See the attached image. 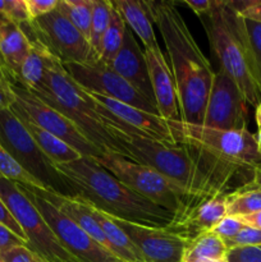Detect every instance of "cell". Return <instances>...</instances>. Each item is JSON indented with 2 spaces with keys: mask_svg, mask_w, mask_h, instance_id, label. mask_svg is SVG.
I'll return each mask as SVG.
<instances>
[{
  "mask_svg": "<svg viewBox=\"0 0 261 262\" xmlns=\"http://www.w3.org/2000/svg\"><path fill=\"white\" fill-rule=\"evenodd\" d=\"M243 188H261V166L253 171L252 179Z\"/></svg>",
  "mask_w": 261,
  "mask_h": 262,
  "instance_id": "ee69618b",
  "label": "cell"
},
{
  "mask_svg": "<svg viewBox=\"0 0 261 262\" xmlns=\"http://www.w3.org/2000/svg\"><path fill=\"white\" fill-rule=\"evenodd\" d=\"M23 186H25V184H23ZM27 187L31 191H33L35 193H37L38 196L42 197L44 200L50 202V204L53 205L54 207H56L61 214L66 215V216L69 217L72 222L76 223L81 229H83L90 237L94 238V239L96 241V242H99L102 247H105L107 251L112 252V248H110V245L109 242H107L106 237L104 235L101 228L97 224L95 217L92 216L91 209H90V206L86 202L77 199V197L63 196V194H59L56 193V192L40 188V187Z\"/></svg>",
  "mask_w": 261,
  "mask_h": 262,
  "instance_id": "d6986e66",
  "label": "cell"
},
{
  "mask_svg": "<svg viewBox=\"0 0 261 262\" xmlns=\"http://www.w3.org/2000/svg\"><path fill=\"white\" fill-rule=\"evenodd\" d=\"M112 219L135 243L145 262H183L184 252L189 245L186 239L166 229Z\"/></svg>",
  "mask_w": 261,
  "mask_h": 262,
  "instance_id": "9a60e30c",
  "label": "cell"
},
{
  "mask_svg": "<svg viewBox=\"0 0 261 262\" xmlns=\"http://www.w3.org/2000/svg\"><path fill=\"white\" fill-rule=\"evenodd\" d=\"M55 166L76 189L77 199L114 219L160 229L174 222V212L136 193L92 159L81 158Z\"/></svg>",
  "mask_w": 261,
  "mask_h": 262,
  "instance_id": "7a4b0ae2",
  "label": "cell"
},
{
  "mask_svg": "<svg viewBox=\"0 0 261 262\" xmlns=\"http://www.w3.org/2000/svg\"><path fill=\"white\" fill-rule=\"evenodd\" d=\"M243 19H245L251 55H252L253 64H255L256 77H257L258 84L261 86V23L253 22V20L246 19V18Z\"/></svg>",
  "mask_w": 261,
  "mask_h": 262,
  "instance_id": "f546056e",
  "label": "cell"
},
{
  "mask_svg": "<svg viewBox=\"0 0 261 262\" xmlns=\"http://www.w3.org/2000/svg\"><path fill=\"white\" fill-rule=\"evenodd\" d=\"M63 66L69 77L86 91L96 92L109 99L159 115L156 105L130 86L109 64L97 61L92 64L71 63Z\"/></svg>",
  "mask_w": 261,
  "mask_h": 262,
  "instance_id": "8fae6325",
  "label": "cell"
},
{
  "mask_svg": "<svg viewBox=\"0 0 261 262\" xmlns=\"http://www.w3.org/2000/svg\"><path fill=\"white\" fill-rule=\"evenodd\" d=\"M238 219L243 223V225L261 230V211H257L251 215H246V216H241Z\"/></svg>",
  "mask_w": 261,
  "mask_h": 262,
  "instance_id": "7bdbcfd3",
  "label": "cell"
},
{
  "mask_svg": "<svg viewBox=\"0 0 261 262\" xmlns=\"http://www.w3.org/2000/svg\"><path fill=\"white\" fill-rule=\"evenodd\" d=\"M0 177L18 184L42 188V184L33 178L2 145H0Z\"/></svg>",
  "mask_w": 261,
  "mask_h": 262,
  "instance_id": "f1b7e54d",
  "label": "cell"
},
{
  "mask_svg": "<svg viewBox=\"0 0 261 262\" xmlns=\"http://www.w3.org/2000/svg\"><path fill=\"white\" fill-rule=\"evenodd\" d=\"M246 104L235 82L219 69L214 74L201 125L224 130L247 129Z\"/></svg>",
  "mask_w": 261,
  "mask_h": 262,
  "instance_id": "4fadbf2b",
  "label": "cell"
},
{
  "mask_svg": "<svg viewBox=\"0 0 261 262\" xmlns=\"http://www.w3.org/2000/svg\"><path fill=\"white\" fill-rule=\"evenodd\" d=\"M143 53L147 61L154 99L159 115L166 120H181L176 81L165 55L161 53L160 46L143 49Z\"/></svg>",
  "mask_w": 261,
  "mask_h": 262,
  "instance_id": "2e32d148",
  "label": "cell"
},
{
  "mask_svg": "<svg viewBox=\"0 0 261 262\" xmlns=\"http://www.w3.org/2000/svg\"><path fill=\"white\" fill-rule=\"evenodd\" d=\"M243 227H245V225H243V223L241 222L238 217L227 215V216L223 217V219L215 225V228L211 232L214 233L215 235H217L219 238H222L224 242H227V241L234 238L235 235L242 230Z\"/></svg>",
  "mask_w": 261,
  "mask_h": 262,
  "instance_id": "d6a6232c",
  "label": "cell"
},
{
  "mask_svg": "<svg viewBox=\"0 0 261 262\" xmlns=\"http://www.w3.org/2000/svg\"><path fill=\"white\" fill-rule=\"evenodd\" d=\"M228 262H261V247H233L227 252Z\"/></svg>",
  "mask_w": 261,
  "mask_h": 262,
  "instance_id": "836d02e7",
  "label": "cell"
},
{
  "mask_svg": "<svg viewBox=\"0 0 261 262\" xmlns=\"http://www.w3.org/2000/svg\"><path fill=\"white\" fill-rule=\"evenodd\" d=\"M0 224L7 227L8 229L12 230L17 237H19L20 239H23L27 243V239H26V235L25 233H23L22 228H20L19 224L15 222L14 216H13L12 212L9 211V209H8L5 202L2 200V197H0Z\"/></svg>",
  "mask_w": 261,
  "mask_h": 262,
  "instance_id": "74e56055",
  "label": "cell"
},
{
  "mask_svg": "<svg viewBox=\"0 0 261 262\" xmlns=\"http://www.w3.org/2000/svg\"><path fill=\"white\" fill-rule=\"evenodd\" d=\"M5 262H42L27 246H17L5 252H0Z\"/></svg>",
  "mask_w": 261,
  "mask_h": 262,
  "instance_id": "d590c367",
  "label": "cell"
},
{
  "mask_svg": "<svg viewBox=\"0 0 261 262\" xmlns=\"http://www.w3.org/2000/svg\"><path fill=\"white\" fill-rule=\"evenodd\" d=\"M227 197L228 194H222L200 202L188 211L174 217V222L165 229L187 242L210 233L223 217L227 216Z\"/></svg>",
  "mask_w": 261,
  "mask_h": 262,
  "instance_id": "e0dca14e",
  "label": "cell"
},
{
  "mask_svg": "<svg viewBox=\"0 0 261 262\" xmlns=\"http://www.w3.org/2000/svg\"><path fill=\"white\" fill-rule=\"evenodd\" d=\"M23 26H27L61 64L90 63V42L56 8L49 14Z\"/></svg>",
  "mask_w": 261,
  "mask_h": 262,
  "instance_id": "7c38bea8",
  "label": "cell"
},
{
  "mask_svg": "<svg viewBox=\"0 0 261 262\" xmlns=\"http://www.w3.org/2000/svg\"><path fill=\"white\" fill-rule=\"evenodd\" d=\"M125 31H127V25H125L124 19L118 13V10L113 7L109 27L105 32L104 38H102L100 61L106 64L112 63V60L115 58V55L124 42Z\"/></svg>",
  "mask_w": 261,
  "mask_h": 262,
  "instance_id": "4316f807",
  "label": "cell"
},
{
  "mask_svg": "<svg viewBox=\"0 0 261 262\" xmlns=\"http://www.w3.org/2000/svg\"><path fill=\"white\" fill-rule=\"evenodd\" d=\"M224 243L228 250L233 247H261V230L245 225L234 238Z\"/></svg>",
  "mask_w": 261,
  "mask_h": 262,
  "instance_id": "1f68e13d",
  "label": "cell"
},
{
  "mask_svg": "<svg viewBox=\"0 0 261 262\" xmlns=\"http://www.w3.org/2000/svg\"><path fill=\"white\" fill-rule=\"evenodd\" d=\"M261 211V189L241 188L227 197V215L246 216Z\"/></svg>",
  "mask_w": 261,
  "mask_h": 262,
  "instance_id": "83f0119b",
  "label": "cell"
},
{
  "mask_svg": "<svg viewBox=\"0 0 261 262\" xmlns=\"http://www.w3.org/2000/svg\"><path fill=\"white\" fill-rule=\"evenodd\" d=\"M0 145L42 184L44 189L77 197L76 189L40 150L22 120L10 109L0 110Z\"/></svg>",
  "mask_w": 261,
  "mask_h": 262,
  "instance_id": "8992f818",
  "label": "cell"
},
{
  "mask_svg": "<svg viewBox=\"0 0 261 262\" xmlns=\"http://www.w3.org/2000/svg\"><path fill=\"white\" fill-rule=\"evenodd\" d=\"M56 10H59L90 42L94 0H59Z\"/></svg>",
  "mask_w": 261,
  "mask_h": 262,
  "instance_id": "484cf974",
  "label": "cell"
},
{
  "mask_svg": "<svg viewBox=\"0 0 261 262\" xmlns=\"http://www.w3.org/2000/svg\"><path fill=\"white\" fill-rule=\"evenodd\" d=\"M113 4L109 0H94L92 10L91 33H90V48H91V59L90 63H97L101 56V43L105 32L110 23Z\"/></svg>",
  "mask_w": 261,
  "mask_h": 262,
  "instance_id": "d4e9b609",
  "label": "cell"
},
{
  "mask_svg": "<svg viewBox=\"0 0 261 262\" xmlns=\"http://www.w3.org/2000/svg\"><path fill=\"white\" fill-rule=\"evenodd\" d=\"M17 83V77L9 69V67L5 64L4 59L0 55V84H15Z\"/></svg>",
  "mask_w": 261,
  "mask_h": 262,
  "instance_id": "b9f144b4",
  "label": "cell"
},
{
  "mask_svg": "<svg viewBox=\"0 0 261 262\" xmlns=\"http://www.w3.org/2000/svg\"><path fill=\"white\" fill-rule=\"evenodd\" d=\"M232 7L241 17L261 23V0H248V2H230Z\"/></svg>",
  "mask_w": 261,
  "mask_h": 262,
  "instance_id": "e575fe53",
  "label": "cell"
},
{
  "mask_svg": "<svg viewBox=\"0 0 261 262\" xmlns=\"http://www.w3.org/2000/svg\"><path fill=\"white\" fill-rule=\"evenodd\" d=\"M112 4L123 17L127 27L142 41L143 48H158L159 43L154 31V22L148 9V2L114 0Z\"/></svg>",
  "mask_w": 261,
  "mask_h": 262,
  "instance_id": "44dd1931",
  "label": "cell"
},
{
  "mask_svg": "<svg viewBox=\"0 0 261 262\" xmlns=\"http://www.w3.org/2000/svg\"><path fill=\"white\" fill-rule=\"evenodd\" d=\"M148 9L171 63L181 120L201 124L215 72L177 10L176 2H148Z\"/></svg>",
  "mask_w": 261,
  "mask_h": 262,
  "instance_id": "6da1fadb",
  "label": "cell"
},
{
  "mask_svg": "<svg viewBox=\"0 0 261 262\" xmlns=\"http://www.w3.org/2000/svg\"><path fill=\"white\" fill-rule=\"evenodd\" d=\"M256 142H257V150L261 155V128H257V133L255 135Z\"/></svg>",
  "mask_w": 261,
  "mask_h": 262,
  "instance_id": "bcb514c9",
  "label": "cell"
},
{
  "mask_svg": "<svg viewBox=\"0 0 261 262\" xmlns=\"http://www.w3.org/2000/svg\"><path fill=\"white\" fill-rule=\"evenodd\" d=\"M201 23L220 69L235 82L246 102L256 107L261 104V86L256 77L243 17L230 2L217 0L216 7L201 17Z\"/></svg>",
  "mask_w": 261,
  "mask_h": 262,
  "instance_id": "277c9868",
  "label": "cell"
},
{
  "mask_svg": "<svg viewBox=\"0 0 261 262\" xmlns=\"http://www.w3.org/2000/svg\"><path fill=\"white\" fill-rule=\"evenodd\" d=\"M20 27L30 38L31 48L18 69L17 82L30 91H36L42 84L44 78H45L51 54L42 45V42L28 30L27 26H20Z\"/></svg>",
  "mask_w": 261,
  "mask_h": 262,
  "instance_id": "ffe728a7",
  "label": "cell"
},
{
  "mask_svg": "<svg viewBox=\"0 0 261 262\" xmlns=\"http://www.w3.org/2000/svg\"><path fill=\"white\" fill-rule=\"evenodd\" d=\"M0 13L19 26L32 22L26 0H0Z\"/></svg>",
  "mask_w": 261,
  "mask_h": 262,
  "instance_id": "4dcf8cb0",
  "label": "cell"
},
{
  "mask_svg": "<svg viewBox=\"0 0 261 262\" xmlns=\"http://www.w3.org/2000/svg\"><path fill=\"white\" fill-rule=\"evenodd\" d=\"M87 92L102 109H105L114 117L115 124L123 132L129 130V132L142 136V137L166 143V145L178 143L169 128L168 120L164 119L160 115L151 114L145 110L109 99V97L96 94V92Z\"/></svg>",
  "mask_w": 261,
  "mask_h": 262,
  "instance_id": "5bb4252c",
  "label": "cell"
},
{
  "mask_svg": "<svg viewBox=\"0 0 261 262\" xmlns=\"http://www.w3.org/2000/svg\"><path fill=\"white\" fill-rule=\"evenodd\" d=\"M31 92L71 119L102 152L129 159L124 147L125 133L117 127L114 117L69 77L54 55L50 56L42 84Z\"/></svg>",
  "mask_w": 261,
  "mask_h": 262,
  "instance_id": "3957f363",
  "label": "cell"
},
{
  "mask_svg": "<svg viewBox=\"0 0 261 262\" xmlns=\"http://www.w3.org/2000/svg\"><path fill=\"white\" fill-rule=\"evenodd\" d=\"M228 248L224 241L214 233H205L189 242L183 262H196L200 260H222L227 257Z\"/></svg>",
  "mask_w": 261,
  "mask_h": 262,
  "instance_id": "cb8c5ba5",
  "label": "cell"
},
{
  "mask_svg": "<svg viewBox=\"0 0 261 262\" xmlns=\"http://www.w3.org/2000/svg\"><path fill=\"white\" fill-rule=\"evenodd\" d=\"M17 246H27V243L20 239L19 237H17L7 227L0 224V252H5V251L17 247Z\"/></svg>",
  "mask_w": 261,
  "mask_h": 262,
  "instance_id": "f35d334b",
  "label": "cell"
},
{
  "mask_svg": "<svg viewBox=\"0 0 261 262\" xmlns=\"http://www.w3.org/2000/svg\"><path fill=\"white\" fill-rule=\"evenodd\" d=\"M18 186L35 205L44 219L48 222L49 227L53 229L66 250L79 262H124L118 258L114 253L102 247L94 238L90 237L83 229H81L66 215L61 214L50 202L31 191L27 186L23 184Z\"/></svg>",
  "mask_w": 261,
  "mask_h": 262,
  "instance_id": "30bf717a",
  "label": "cell"
},
{
  "mask_svg": "<svg viewBox=\"0 0 261 262\" xmlns=\"http://www.w3.org/2000/svg\"><path fill=\"white\" fill-rule=\"evenodd\" d=\"M196 262H228V261H227V257H225V258H222V260H200Z\"/></svg>",
  "mask_w": 261,
  "mask_h": 262,
  "instance_id": "7dc6e473",
  "label": "cell"
},
{
  "mask_svg": "<svg viewBox=\"0 0 261 262\" xmlns=\"http://www.w3.org/2000/svg\"><path fill=\"white\" fill-rule=\"evenodd\" d=\"M168 124L177 142L193 146L215 160L251 173L261 166L256 137L248 129H216L182 120H168Z\"/></svg>",
  "mask_w": 261,
  "mask_h": 262,
  "instance_id": "5b68a950",
  "label": "cell"
},
{
  "mask_svg": "<svg viewBox=\"0 0 261 262\" xmlns=\"http://www.w3.org/2000/svg\"><path fill=\"white\" fill-rule=\"evenodd\" d=\"M14 94L12 84H0V110H7L14 104Z\"/></svg>",
  "mask_w": 261,
  "mask_h": 262,
  "instance_id": "60d3db41",
  "label": "cell"
},
{
  "mask_svg": "<svg viewBox=\"0 0 261 262\" xmlns=\"http://www.w3.org/2000/svg\"><path fill=\"white\" fill-rule=\"evenodd\" d=\"M30 48V38L23 28L0 13V55L15 77Z\"/></svg>",
  "mask_w": 261,
  "mask_h": 262,
  "instance_id": "7402d4cb",
  "label": "cell"
},
{
  "mask_svg": "<svg viewBox=\"0 0 261 262\" xmlns=\"http://www.w3.org/2000/svg\"><path fill=\"white\" fill-rule=\"evenodd\" d=\"M0 262H5V261H4V258L2 257V255H0Z\"/></svg>",
  "mask_w": 261,
  "mask_h": 262,
  "instance_id": "c3c4849f",
  "label": "cell"
},
{
  "mask_svg": "<svg viewBox=\"0 0 261 262\" xmlns=\"http://www.w3.org/2000/svg\"><path fill=\"white\" fill-rule=\"evenodd\" d=\"M92 160L136 193L176 215L186 205V192L150 166L110 152H104Z\"/></svg>",
  "mask_w": 261,
  "mask_h": 262,
  "instance_id": "ba28073f",
  "label": "cell"
},
{
  "mask_svg": "<svg viewBox=\"0 0 261 262\" xmlns=\"http://www.w3.org/2000/svg\"><path fill=\"white\" fill-rule=\"evenodd\" d=\"M0 197L22 228L27 247L42 262H79L66 250L17 183L0 177Z\"/></svg>",
  "mask_w": 261,
  "mask_h": 262,
  "instance_id": "52a82bcc",
  "label": "cell"
},
{
  "mask_svg": "<svg viewBox=\"0 0 261 262\" xmlns=\"http://www.w3.org/2000/svg\"><path fill=\"white\" fill-rule=\"evenodd\" d=\"M12 90L15 100L10 110L18 118L30 120L46 132L56 136L63 142L74 148L82 158L96 159L104 154L71 119H68L60 112L44 102L19 83L12 84Z\"/></svg>",
  "mask_w": 261,
  "mask_h": 262,
  "instance_id": "9c48e42d",
  "label": "cell"
},
{
  "mask_svg": "<svg viewBox=\"0 0 261 262\" xmlns=\"http://www.w3.org/2000/svg\"><path fill=\"white\" fill-rule=\"evenodd\" d=\"M255 118H256V123H257V128H261V104H258L257 106H256Z\"/></svg>",
  "mask_w": 261,
  "mask_h": 262,
  "instance_id": "f6af8a7d",
  "label": "cell"
},
{
  "mask_svg": "<svg viewBox=\"0 0 261 262\" xmlns=\"http://www.w3.org/2000/svg\"><path fill=\"white\" fill-rule=\"evenodd\" d=\"M58 2L59 0H26L31 19H37V18L53 12L58 5Z\"/></svg>",
  "mask_w": 261,
  "mask_h": 262,
  "instance_id": "8d00e7d4",
  "label": "cell"
},
{
  "mask_svg": "<svg viewBox=\"0 0 261 262\" xmlns=\"http://www.w3.org/2000/svg\"><path fill=\"white\" fill-rule=\"evenodd\" d=\"M257 189H261V188H257Z\"/></svg>",
  "mask_w": 261,
  "mask_h": 262,
  "instance_id": "681fc988",
  "label": "cell"
},
{
  "mask_svg": "<svg viewBox=\"0 0 261 262\" xmlns=\"http://www.w3.org/2000/svg\"><path fill=\"white\" fill-rule=\"evenodd\" d=\"M19 119L22 120L23 125H25L26 129L28 130L31 137L33 138L36 145L40 147V150L42 151L54 164L72 163V161H76L82 158L74 148H72L71 146L67 145L66 142H63V141H61L60 138L56 137V136L46 132L42 128L37 127V125L33 124L32 122H30V120L22 119V118H19Z\"/></svg>",
  "mask_w": 261,
  "mask_h": 262,
  "instance_id": "603a6c76",
  "label": "cell"
},
{
  "mask_svg": "<svg viewBox=\"0 0 261 262\" xmlns=\"http://www.w3.org/2000/svg\"><path fill=\"white\" fill-rule=\"evenodd\" d=\"M179 3L181 4L183 3L184 5H187L200 18L211 12L217 5V0H212V2L211 0H199V2H196V0H181Z\"/></svg>",
  "mask_w": 261,
  "mask_h": 262,
  "instance_id": "ab89813d",
  "label": "cell"
},
{
  "mask_svg": "<svg viewBox=\"0 0 261 262\" xmlns=\"http://www.w3.org/2000/svg\"><path fill=\"white\" fill-rule=\"evenodd\" d=\"M109 66L130 86L155 104L145 53L136 41L135 33L128 27L125 31L124 42Z\"/></svg>",
  "mask_w": 261,
  "mask_h": 262,
  "instance_id": "ac0fdd59",
  "label": "cell"
}]
</instances>
